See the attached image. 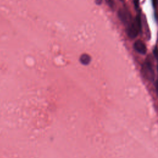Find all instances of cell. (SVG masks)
<instances>
[{
	"label": "cell",
	"instance_id": "obj_1",
	"mask_svg": "<svg viewBox=\"0 0 158 158\" xmlns=\"http://www.w3.org/2000/svg\"><path fill=\"white\" fill-rule=\"evenodd\" d=\"M141 19L139 15H137L127 27V34L130 38H135L137 36L141 30Z\"/></svg>",
	"mask_w": 158,
	"mask_h": 158
},
{
	"label": "cell",
	"instance_id": "obj_2",
	"mask_svg": "<svg viewBox=\"0 0 158 158\" xmlns=\"http://www.w3.org/2000/svg\"><path fill=\"white\" fill-rule=\"evenodd\" d=\"M141 71L143 75L148 80L152 81L154 78V72L152 69V65L149 60L145 61L142 65Z\"/></svg>",
	"mask_w": 158,
	"mask_h": 158
},
{
	"label": "cell",
	"instance_id": "obj_3",
	"mask_svg": "<svg viewBox=\"0 0 158 158\" xmlns=\"http://www.w3.org/2000/svg\"><path fill=\"white\" fill-rule=\"evenodd\" d=\"M118 15L121 21L125 25H128L132 22L131 14L129 11L125 8L120 9L118 12Z\"/></svg>",
	"mask_w": 158,
	"mask_h": 158
},
{
	"label": "cell",
	"instance_id": "obj_4",
	"mask_svg": "<svg viewBox=\"0 0 158 158\" xmlns=\"http://www.w3.org/2000/svg\"><path fill=\"white\" fill-rule=\"evenodd\" d=\"M134 48L139 53L141 54H146V51H147V49H146V46L144 44V43L141 41V40H137L134 43Z\"/></svg>",
	"mask_w": 158,
	"mask_h": 158
},
{
	"label": "cell",
	"instance_id": "obj_5",
	"mask_svg": "<svg viewBox=\"0 0 158 158\" xmlns=\"http://www.w3.org/2000/svg\"><path fill=\"white\" fill-rule=\"evenodd\" d=\"M80 61L83 65H88L91 62V57L88 54H83L80 57Z\"/></svg>",
	"mask_w": 158,
	"mask_h": 158
},
{
	"label": "cell",
	"instance_id": "obj_6",
	"mask_svg": "<svg viewBox=\"0 0 158 158\" xmlns=\"http://www.w3.org/2000/svg\"><path fill=\"white\" fill-rule=\"evenodd\" d=\"M154 54L157 60V70H158V49L157 48H155L154 50Z\"/></svg>",
	"mask_w": 158,
	"mask_h": 158
},
{
	"label": "cell",
	"instance_id": "obj_7",
	"mask_svg": "<svg viewBox=\"0 0 158 158\" xmlns=\"http://www.w3.org/2000/svg\"><path fill=\"white\" fill-rule=\"evenodd\" d=\"M133 3L136 9H137L139 6V0H133Z\"/></svg>",
	"mask_w": 158,
	"mask_h": 158
},
{
	"label": "cell",
	"instance_id": "obj_8",
	"mask_svg": "<svg viewBox=\"0 0 158 158\" xmlns=\"http://www.w3.org/2000/svg\"><path fill=\"white\" fill-rule=\"evenodd\" d=\"M155 87H156V93H157V96H158V80H157V81L155 82Z\"/></svg>",
	"mask_w": 158,
	"mask_h": 158
},
{
	"label": "cell",
	"instance_id": "obj_9",
	"mask_svg": "<svg viewBox=\"0 0 158 158\" xmlns=\"http://www.w3.org/2000/svg\"><path fill=\"white\" fill-rule=\"evenodd\" d=\"M107 2H108V3H109V6H112V5H113V1H112V0H109V1H107Z\"/></svg>",
	"mask_w": 158,
	"mask_h": 158
},
{
	"label": "cell",
	"instance_id": "obj_10",
	"mask_svg": "<svg viewBox=\"0 0 158 158\" xmlns=\"http://www.w3.org/2000/svg\"><path fill=\"white\" fill-rule=\"evenodd\" d=\"M96 2H97V4H100L101 2V0H96Z\"/></svg>",
	"mask_w": 158,
	"mask_h": 158
}]
</instances>
